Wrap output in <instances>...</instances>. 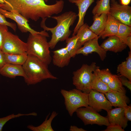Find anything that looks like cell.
I'll return each instance as SVG.
<instances>
[{
	"label": "cell",
	"instance_id": "41",
	"mask_svg": "<svg viewBox=\"0 0 131 131\" xmlns=\"http://www.w3.org/2000/svg\"><path fill=\"white\" fill-rule=\"evenodd\" d=\"M5 3V0H0V4H3Z\"/></svg>",
	"mask_w": 131,
	"mask_h": 131
},
{
	"label": "cell",
	"instance_id": "12",
	"mask_svg": "<svg viewBox=\"0 0 131 131\" xmlns=\"http://www.w3.org/2000/svg\"><path fill=\"white\" fill-rule=\"evenodd\" d=\"M99 37L85 42L83 46L79 49L76 52V55L80 54L87 56L93 52H96L98 55L101 60L103 61L106 56V51L99 45L98 40Z\"/></svg>",
	"mask_w": 131,
	"mask_h": 131
},
{
	"label": "cell",
	"instance_id": "16",
	"mask_svg": "<svg viewBox=\"0 0 131 131\" xmlns=\"http://www.w3.org/2000/svg\"><path fill=\"white\" fill-rule=\"evenodd\" d=\"M126 93L111 91L104 94L112 106L124 107L130 102Z\"/></svg>",
	"mask_w": 131,
	"mask_h": 131
},
{
	"label": "cell",
	"instance_id": "3",
	"mask_svg": "<svg viewBox=\"0 0 131 131\" xmlns=\"http://www.w3.org/2000/svg\"><path fill=\"white\" fill-rule=\"evenodd\" d=\"M48 66L37 57L28 54L27 60L22 66L26 76L24 81L27 85H34L48 79H57L49 71Z\"/></svg>",
	"mask_w": 131,
	"mask_h": 131
},
{
	"label": "cell",
	"instance_id": "35",
	"mask_svg": "<svg viewBox=\"0 0 131 131\" xmlns=\"http://www.w3.org/2000/svg\"><path fill=\"white\" fill-rule=\"evenodd\" d=\"M106 129L103 131H124L121 126L117 124H111L107 126Z\"/></svg>",
	"mask_w": 131,
	"mask_h": 131
},
{
	"label": "cell",
	"instance_id": "1",
	"mask_svg": "<svg viewBox=\"0 0 131 131\" xmlns=\"http://www.w3.org/2000/svg\"><path fill=\"white\" fill-rule=\"evenodd\" d=\"M64 2L57 0L53 4H45L44 0H5V3L0 4V8L8 11L16 12L28 21H36L40 18L50 17L62 11Z\"/></svg>",
	"mask_w": 131,
	"mask_h": 131
},
{
	"label": "cell",
	"instance_id": "22",
	"mask_svg": "<svg viewBox=\"0 0 131 131\" xmlns=\"http://www.w3.org/2000/svg\"><path fill=\"white\" fill-rule=\"evenodd\" d=\"M117 73L131 81V51H129L126 60L118 66Z\"/></svg>",
	"mask_w": 131,
	"mask_h": 131
},
{
	"label": "cell",
	"instance_id": "26",
	"mask_svg": "<svg viewBox=\"0 0 131 131\" xmlns=\"http://www.w3.org/2000/svg\"><path fill=\"white\" fill-rule=\"evenodd\" d=\"M110 0H98L96 2V5L93 8L92 13L93 15L100 16L105 13H109Z\"/></svg>",
	"mask_w": 131,
	"mask_h": 131
},
{
	"label": "cell",
	"instance_id": "11",
	"mask_svg": "<svg viewBox=\"0 0 131 131\" xmlns=\"http://www.w3.org/2000/svg\"><path fill=\"white\" fill-rule=\"evenodd\" d=\"M88 105L97 112L102 110L107 112L112 108L104 94L91 90L88 94Z\"/></svg>",
	"mask_w": 131,
	"mask_h": 131
},
{
	"label": "cell",
	"instance_id": "25",
	"mask_svg": "<svg viewBox=\"0 0 131 131\" xmlns=\"http://www.w3.org/2000/svg\"><path fill=\"white\" fill-rule=\"evenodd\" d=\"M4 56L6 63L22 66L27 58V53L18 54H9L4 53Z\"/></svg>",
	"mask_w": 131,
	"mask_h": 131
},
{
	"label": "cell",
	"instance_id": "8",
	"mask_svg": "<svg viewBox=\"0 0 131 131\" xmlns=\"http://www.w3.org/2000/svg\"><path fill=\"white\" fill-rule=\"evenodd\" d=\"M76 112L77 116L82 121L85 125L96 124L107 126L110 124L107 117L101 115L89 106L80 107Z\"/></svg>",
	"mask_w": 131,
	"mask_h": 131
},
{
	"label": "cell",
	"instance_id": "6",
	"mask_svg": "<svg viewBox=\"0 0 131 131\" xmlns=\"http://www.w3.org/2000/svg\"><path fill=\"white\" fill-rule=\"evenodd\" d=\"M60 92L64 98L66 109L71 116L78 108L89 106L88 94L76 88L68 91L62 89Z\"/></svg>",
	"mask_w": 131,
	"mask_h": 131
},
{
	"label": "cell",
	"instance_id": "36",
	"mask_svg": "<svg viewBox=\"0 0 131 131\" xmlns=\"http://www.w3.org/2000/svg\"><path fill=\"white\" fill-rule=\"evenodd\" d=\"M124 115L128 121L131 120V105L125 106L123 107Z\"/></svg>",
	"mask_w": 131,
	"mask_h": 131
},
{
	"label": "cell",
	"instance_id": "18",
	"mask_svg": "<svg viewBox=\"0 0 131 131\" xmlns=\"http://www.w3.org/2000/svg\"><path fill=\"white\" fill-rule=\"evenodd\" d=\"M52 61L55 66L63 68L69 64L71 58L66 47L53 51Z\"/></svg>",
	"mask_w": 131,
	"mask_h": 131
},
{
	"label": "cell",
	"instance_id": "39",
	"mask_svg": "<svg viewBox=\"0 0 131 131\" xmlns=\"http://www.w3.org/2000/svg\"><path fill=\"white\" fill-rule=\"evenodd\" d=\"M70 131H86V130L82 128H79L77 126L73 125L70 126Z\"/></svg>",
	"mask_w": 131,
	"mask_h": 131
},
{
	"label": "cell",
	"instance_id": "42",
	"mask_svg": "<svg viewBox=\"0 0 131 131\" xmlns=\"http://www.w3.org/2000/svg\"><path fill=\"white\" fill-rule=\"evenodd\" d=\"M44 0L46 2H47L48 1V0Z\"/></svg>",
	"mask_w": 131,
	"mask_h": 131
},
{
	"label": "cell",
	"instance_id": "19",
	"mask_svg": "<svg viewBox=\"0 0 131 131\" xmlns=\"http://www.w3.org/2000/svg\"><path fill=\"white\" fill-rule=\"evenodd\" d=\"M120 22L109 14L107 17L104 30L99 36L104 39L107 37L117 35Z\"/></svg>",
	"mask_w": 131,
	"mask_h": 131
},
{
	"label": "cell",
	"instance_id": "34",
	"mask_svg": "<svg viewBox=\"0 0 131 131\" xmlns=\"http://www.w3.org/2000/svg\"><path fill=\"white\" fill-rule=\"evenodd\" d=\"M118 78L122 85L126 87L131 91V81L123 76L119 75Z\"/></svg>",
	"mask_w": 131,
	"mask_h": 131
},
{
	"label": "cell",
	"instance_id": "28",
	"mask_svg": "<svg viewBox=\"0 0 131 131\" xmlns=\"http://www.w3.org/2000/svg\"><path fill=\"white\" fill-rule=\"evenodd\" d=\"M107 85L112 91L126 93V90L120 81L118 75L113 74L112 79Z\"/></svg>",
	"mask_w": 131,
	"mask_h": 131
},
{
	"label": "cell",
	"instance_id": "2",
	"mask_svg": "<svg viewBox=\"0 0 131 131\" xmlns=\"http://www.w3.org/2000/svg\"><path fill=\"white\" fill-rule=\"evenodd\" d=\"M77 16L75 12L69 11L57 16H51L50 17L57 22V25L53 28L46 26L45 22L47 18L42 19L41 26L44 30L50 31L52 33L51 39L49 42L50 48L54 49L59 41H66L69 38L72 32L70 27L73 25Z\"/></svg>",
	"mask_w": 131,
	"mask_h": 131
},
{
	"label": "cell",
	"instance_id": "30",
	"mask_svg": "<svg viewBox=\"0 0 131 131\" xmlns=\"http://www.w3.org/2000/svg\"><path fill=\"white\" fill-rule=\"evenodd\" d=\"M95 72L100 79L107 84L112 79L113 74L108 69L101 70L98 68L95 70Z\"/></svg>",
	"mask_w": 131,
	"mask_h": 131
},
{
	"label": "cell",
	"instance_id": "13",
	"mask_svg": "<svg viewBox=\"0 0 131 131\" xmlns=\"http://www.w3.org/2000/svg\"><path fill=\"white\" fill-rule=\"evenodd\" d=\"M70 2L74 4L78 8L77 15L78 20L73 31L72 36L75 35L79 27L84 24V17L88 8L94 0H68Z\"/></svg>",
	"mask_w": 131,
	"mask_h": 131
},
{
	"label": "cell",
	"instance_id": "38",
	"mask_svg": "<svg viewBox=\"0 0 131 131\" xmlns=\"http://www.w3.org/2000/svg\"><path fill=\"white\" fill-rule=\"evenodd\" d=\"M123 43L128 46L130 51H131V36L126 37L123 41Z\"/></svg>",
	"mask_w": 131,
	"mask_h": 131
},
{
	"label": "cell",
	"instance_id": "21",
	"mask_svg": "<svg viewBox=\"0 0 131 131\" xmlns=\"http://www.w3.org/2000/svg\"><path fill=\"white\" fill-rule=\"evenodd\" d=\"M107 17V14L103 13L100 16L96 15L93 17V22L89 27L94 33L99 36L104 31Z\"/></svg>",
	"mask_w": 131,
	"mask_h": 131
},
{
	"label": "cell",
	"instance_id": "17",
	"mask_svg": "<svg viewBox=\"0 0 131 131\" xmlns=\"http://www.w3.org/2000/svg\"><path fill=\"white\" fill-rule=\"evenodd\" d=\"M0 74L10 78H15L16 76L26 77L22 66L6 63L0 69Z\"/></svg>",
	"mask_w": 131,
	"mask_h": 131
},
{
	"label": "cell",
	"instance_id": "5",
	"mask_svg": "<svg viewBox=\"0 0 131 131\" xmlns=\"http://www.w3.org/2000/svg\"><path fill=\"white\" fill-rule=\"evenodd\" d=\"M99 67L95 62L90 65L83 64L81 67L73 73V83L76 88L88 94L92 90L91 85L93 72Z\"/></svg>",
	"mask_w": 131,
	"mask_h": 131
},
{
	"label": "cell",
	"instance_id": "33",
	"mask_svg": "<svg viewBox=\"0 0 131 131\" xmlns=\"http://www.w3.org/2000/svg\"><path fill=\"white\" fill-rule=\"evenodd\" d=\"M8 31V26L0 25V49L1 50L3 41L5 34Z\"/></svg>",
	"mask_w": 131,
	"mask_h": 131
},
{
	"label": "cell",
	"instance_id": "10",
	"mask_svg": "<svg viewBox=\"0 0 131 131\" xmlns=\"http://www.w3.org/2000/svg\"><path fill=\"white\" fill-rule=\"evenodd\" d=\"M0 13L5 17L10 18L16 22L18 28L22 33L29 32L33 35L41 34L47 37H49L48 33L44 30L41 32H38L32 28L28 23V21L16 12L13 11H8L0 8Z\"/></svg>",
	"mask_w": 131,
	"mask_h": 131
},
{
	"label": "cell",
	"instance_id": "20",
	"mask_svg": "<svg viewBox=\"0 0 131 131\" xmlns=\"http://www.w3.org/2000/svg\"><path fill=\"white\" fill-rule=\"evenodd\" d=\"M76 35L78 38V44L81 47L85 42L99 37L90 29L86 23H84L79 27Z\"/></svg>",
	"mask_w": 131,
	"mask_h": 131
},
{
	"label": "cell",
	"instance_id": "31",
	"mask_svg": "<svg viewBox=\"0 0 131 131\" xmlns=\"http://www.w3.org/2000/svg\"><path fill=\"white\" fill-rule=\"evenodd\" d=\"M37 115V113L35 112L27 114L19 113L16 115H15L14 114H13L6 116L0 118V131H2L3 126L6 123L12 119L23 116L33 115L36 116Z\"/></svg>",
	"mask_w": 131,
	"mask_h": 131
},
{
	"label": "cell",
	"instance_id": "14",
	"mask_svg": "<svg viewBox=\"0 0 131 131\" xmlns=\"http://www.w3.org/2000/svg\"><path fill=\"white\" fill-rule=\"evenodd\" d=\"M107 112V117L110 124L119 125L124 129L127 126L128 120L124 115L123 107L112 108Z\"/></svg>",
	"mask_w": 131,
	"mask_h": 131
},
{
	"label": "cell",
	"instance_id": "9",
	"mask_svg": "<svg viewBox=\"0 0 131 131\" xmlns=\"http://www.w3.org/2000/svg\"><path fill=\"white\" fill-rule=\"evenodd\" d=\"M109 14L120 23L131 27V7L119 3L116 0H110Z\"/></svg>",
	"mask_w": 131,
	"mask_h": 131
},
{
	"label": "cell",
	"instance_id": "37",
	"mask_svg": "<svg viewBox=\"0 0 131 131\" xmlns=\"http://www.w3.org/2000/svg\"><path fill=\"white\" fill-rule=\"evenodd\" d=\"M5 61L4 53L0 49V69L6 64Z\"/></svg>",
	"mask_w": 131,
	"mask_h": 131
},
{
	"label": "cell",
	"instance_id": "23",
	"mask_svg": "<svg viewBox=\"0 0 131 131\" xmlns=\"http://www.w3.org/2000/svg\"><path fill=\"white\" fill-rule=\"evenodd\" d=\"M58 114L55 111H53L50 118L48 119L49 115V114L47 116L45 121L40 125L35 126L29 125L27 128L33 131H54L51 126V123L53 119Z\"/></svg>",
	"mask_w": 131,
	"mask_h": 131
},
{
	"label": "cell",
	"instance_id": "27",
	"mask_svg": "<svg viewBox=\"0 0 131 131\" xmlns=\"http://www.w3.org/2000/svg\"><path fill=\"white\" fill-rule=\"evenodd\" d=\"M66 47L71 57L74 58L76 55V52L80 48L78 42V38L76 35L69 38L66 41Z\"/></svg>",
	"mask_w": 131,
	"mask_h": 131
},
{
	"label": "cell",
	"instance_id": "7",
	"mask_svg": "<svg viewBox=\"0 0 131 131\" xmlns=\"http://www.w3.org/2000/svg\"><path fill=\"white\" fill-rule=\"evenodd\" d=\"M27 44L18 36L8 31L6 33L2 44L1 50L4 53L18 54L27 51Z\"/></svg>",
	"mask_w": 131,
	"mask_h": 131
},
{
	"label": "cell",
	"instance_id": "32",
	"mask_svg": "<svg viewBox=\"0 0 131 131\" xmlns=\"http://www.w3.org/2000/svg\"><path fill=\"white\" fill-rule=\"evenodd\" d=\"M5 17L3 15L0 13V25H4L9 26L15 32L16 29V24L14 23L8 21L6 20Z\"/></svg>",
	"mask_w": 131,
	"mask_h": 131
},
{
	"label": "cell",
	"instance_id": "40",
	"mask_svg": "<svg viewBox=\"0 0 131 131\" xmlns=\"http://www.w3.org/2000/svg\"><path fill=\"white\" fill-rule=\"evenodd\" d=\"M131 0H120V3L122 5L127 6L130 3Z\"/></svg>",
	"mask_w": 131,
	"mask_h": 131
},
{
	"label": "cell",
	"instance_id": "24",
	"mask_svg": "<svg viewBox=\"0 0 131 131\" xmlns=\"http://www.w3.org/2000/svg\"><path fill=\"white\" fill-rule=\"evenodd\" d=\"M91 89L104 94L111 90L107 84L103 82L97 74L95 70L93 72V75L91 85Z\"/></svg>",
	"mask_w": 131,
	"mask_h": 131
},
{
	"label": "cell",
	"instance_id": "15",
	"mask_svg": "<svg viewBox=\"0 0 131 131\" xmlns=\"http://www.w3.org/2000/svg\"><path fill=\"white\" fill-rule=\"evenodd\" d=\"M100 46L106 52L110 51L115 53L122 51L127 46L116 36L109 37Z\"/></svg>",
	"mask_w": 131,
	"mask_h": 131
},
{
	"label": "cell",
	"instance_id": "4",
	"mask_svg": "<svg viewBox=\"0 0 131 131\" xmlns=\"http://www.w3.org/2000/svg\"><path fill=\"white\" fill-rule=\"evenodd\" d=\"M46 37L41 34L33 35L30 33L26 43L27 52L28 54L37 57L48 65L52 59Z\"/></svg>",
	"mask_w": 131,
	"mask_h": 131
},
{
	"label": "cell",
	"instance_id": "29",
	"mask_svg": "<svg viewBox=\"0 0 131 131\" xmlns=\"http://www.w3.org/2000/svg\"><path fill=\"white\" fill-rule=\"evenodd\" d=\"M130 36H131V27L120 23L116 36L123 43L125 39Z\"/></svg>",
	"mask_w": 131,
	"mask_h": 131
}]
</instances>
